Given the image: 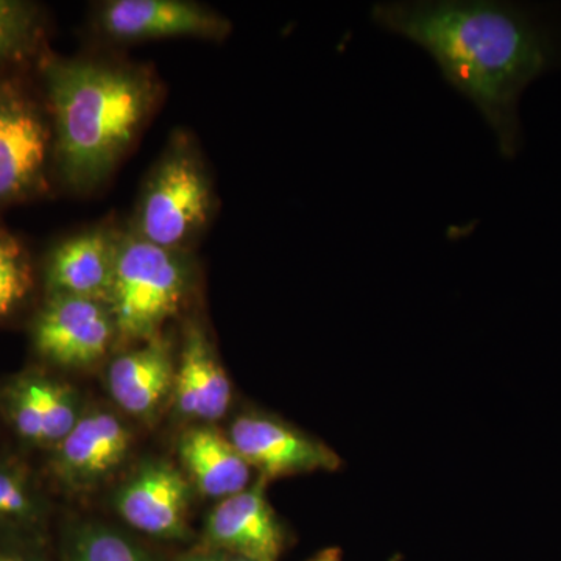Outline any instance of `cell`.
<instances>
[{"label":"cell","instance_id":"1","mask_svg":"<svg viewBox=\"0 0 561 561\" xmlns=\"http://www.w3.org/2000/svg\"><path fill=\"white\" fill-rule=\"evenodd\" d=\"M371 20L437 62L443 79L476 106L502 157L523 146L519 99L531 81L561 66V31L535 9L491 0L382 2Z\"/></svg>","mask_w":561,"mask_h":561},{"label":"cell","instance_id":"2","mask_svg":"<svg viewBox=\"0 0 561 561\" xmlns=\"http://www.w3.org/2000/svg\"><path fill=\"white\" fill-rule=\"evenodd\" d=\"M44 73L58 171L70 190L94 191L149 122L160 80L147 68L95 60H54Z\"/></svg>","mask_w":561,"mask_h":561},{"label":"cell","instance_id":"3","mask_svg":"<svg viewBox=\"0 0 561 561\" xmlns=\"http://www.w3.org/2000/svg\"><path fill=\"white\" fill-rule=\"evenodd\" d=\"M191 283L186 251L162 249L131 228L122 232L108 300L117 343H144L161 335L165 321L186 301Z\"/></svg>","mask_w":561,"mask_h":561},{"label":"cell","instance_id":"4","mask_svg":"<svg viewBox=\"0 0 561 561\" xmlns=\"http://www.w3.org/2000/svg\"><path fill=\"white\" fill-rule=\"evenodd\" d=\"M216 197L197 146L176 133L154 164L131 230L162 249L186 251L210 219Z\"/></svg>","mask_w":561,"mask_h":561},{"label":"cell","instance_id":"5","mask_svg":"<svg viewBox=\"0 0 561 561\" xmlns=\"http://www.w3.org/2000/svg\"><path fill=\"white\" fill-rule=\"evenodd\" d=\"M227 435L251 470L267 482L342 467L341 457L327 443L271 413L243 412Z\"/></svg>","mask_w":561,"mask_h":561},{"label":"cell","instance_id":"6","mask_svg":"<svg viewBox=\"0 0 561 561\" xmlns=\"http://www.w3.org/2000/svg\"><path fill=\"white\" fill-rule=\"evenodd\" d=\"M117 342L116 321L108 302L49 295L33 327L39 356L66 368L98 364Z\"/></svg>","mask_w":561,"mask_h":561},{"label":"cell","instance_id":"7","mask_svg":"<svg viewBox=\"0 0 561 561\" xmlns=\"http://www.w3.org/2000/svg\"><path fill=\"white\" fill-rule=\"evenodd\" d=\"M191 482L168 460H147L114 493V511L131 529L164 541L191 537Z\"/></svg>","mask_w":561,"mask_h":561},{"label":"cell","instance_id":"8","mask_svg":"<svg viewBox=\"0 0 561 561\" xmlns=\"http://www.w3.org/2000/svg\"><path fill=\"white\" fill-rule=\"evenodd\" d=\"M133 448V432L105 409L83 412L79 423L50 451L49 472L60 489L83 493L110 479Z\"/></svg>","mask_w":561,"mask_h":561},{"label":"cell","instance_id":"9","mask_svg":"<svg viewBox=\"0 0 561 561\" xmlns=\"http://www.w3.org/2000/svg\"><path fill=\"white\" fill-rule=\"evenodd\" d=\"M0 409L22 442L54 449L73 430L81 415L79 391L43 371H24L0 391Z\"/></svg>","mask_w":561,"mask_h":561},{"label":"cell","instance_id":"10","mask_svg":"<svg viewBox=\"0 0 561 561\" xmlns=\"http://www.w3.org/2000/svg\"><path fill=\"white\" fill-rule=\"evenodd\" d=\"M267 481L219 501L206 516L205 548L253 561H278L287 531L267 500Z\"/></svg>","mask_w":561,"mask_h":561},{"label":"cell","instance_id":"11","mask_svg":"<svg viewBox=\"0 0 561 561\" xmlns=\"http://www.w3.org/2000/svg\"><path fill=\"white\" fill-rule=\"evenodd\" d=\"M98 24L117 41L224 39L231 33L227 18L187 0H111L101 7Z\"/></svg>","mask_w":561,"mask_h":561},{"label":"cell","instance_id":"12","mask_svg":"<svg viewBox=\"0 0 561 561\" xmlns=\"http://www.w3.org/2000/svg\"><path fill=\"white\" fill-rule=\"evenodd\" d=\"M49 149V128L31 99L10 81H0V202L38 186Z\"/></svg>","mask_w":561,"mask_h":561},{"label":"cell","instance_id":"13","mask_svg":"<svg viewBox=\"0 0 561 561\" xmlns=\"http://www.w3.org/2000/svg\"><path fill=\"white\" fill-rule=\"evenodd\" d=\"M230 376L225 370L213 342L198 321L184 328L176 360L172 404L176 416L187 423L213 424L231 408Z\"/></svg>","mask_w":561,"mask_h":561},{"label":"cell","instance_id":"14","mask_svg":"<svg viewBox=\"0 0 561 561\" xmlns=\"http://www.w3.org/2000/svg\"><path fill=\"white\" fill-rule=\"evenodd\" d=\"M175 370L172 342L158 335L114 357L106 370V387L122 412L149 423L171 400Z\"/></svg>","mask_w":561,"mask_h":561},{"label":"cell","instance_id":"15","mask_svg":"<svg viewBox=\"0 0 561 561\" xmlns=\"http://www.w3.org/2000/svg\"><path fill=\"white\" fill-rule=\"evenodd\" d=\"M119 236V232L108 228H94L60 243L47 264L46 286L49 295L108 302Z\"/></svg>","mask_w":561,"mask_h":561},{"label":"cell","instance_id":"16","mask_svg":"<svg viewBox=\"0 0 561 561\" xmlns=\"http://www.w3.org/2000/svg\"><path fill=\"white\" fill-rule=\"evenodd\" d=\"M176 451L192 489L209 500H227L249 489L251 468L230 437L210 424H194L180 435Z\"/></svg>","mask_w":561,"mask_h":561},{"label":"cell","instance_id":"17","mask_svg":"<svg viewBox=\"0 0 561 561\" xmlns=\"http://www.w3.org/2000/svg\"><path fill=\"white\" fill-rule=\"evenodd\" d=\"M49 507L20 460L0 457V531L39 541Z\"/></svg>","mask_w":561,"mask_h":561},{"label":"cell","instance_id":"18","mask_svg":"<svg viewBox=\"0 0 561 561\" xmlns=\"http://www.w3.org/2000/svg\"><path fill=\"white\" fill-rule=\"evenodd\" d=\"M65 561H157L146 548L102 523L70 527L65 540Z\"/></svg>","mask_w":561,"mask_h":561},{"label":"cell","instance_id":"19","mask_svg":"<svg viewBox=\"0 0 561 561\" xmlns=\"http://www.w3.org/2000/svg\"><path fill=\"white\" fill-rule=\"evenodd\" d=\"M32 283L27 251L14 236L0 230V321L16 311Z\"/></svg>","mask_w":561,"mask_h":561},{"label":"cell","instance_id":"20","mask_svg":"<svg viewBox=\"0 0 561 561\" xmlns=\"http://www.w3.org/2000/svg\"><path fill=\"white\" fill-rule=\"evenodd\" d=\"M36 18L32 7L0 0V61L20 57L32 46Z\"/></svg>","mask_w":561,"mask_h":561},{"label":"cell","instance_id":"21","mask_svg":"<svg viewBox=\"0 0 561 561\" xmlns=\"http://www.w3.org/2000/svg\"><path fill=\"white\" fill-rule=\"evenodd\" d=\"M0 561H46V559L39 551V541L2 534L0 535Z\"/></svg>","mask_w":561,"mask_h":561},{"label":"cell","instance_id":"22","mask_svg":"<svg viewBox=\"0 0 561 561\" xmlns=\"http://www.w3.org/2000/svg\"><path fill=\"white\" fill-rule=\"evenodd\" d=\"M180 561H224V553L214 549L202 548L201 551L190 553Z\"/></svg>","mask_w":561,"mask_h":561},{"label":"cell","instance_id":"23","mask_svg":"<svg viewBox=\"0 0 561 561\" xmlns=\"http://www.w3.org/2000/svg\"><path fill=\"white\" fill-rule=\"evenodd\" d=\"M309 561H343L342 553L339 549L332 548L327 551L320 552L319 556L313 557Z\"/></svg>","mask_w":561,"mask_h":561},{"label":"cell","instance_id":"24","mask_svg":"<svg viewBox=\"0 0 561 561\" xmlns=\"http://www.w3.org/2000/svg\"><path fill=\"white\" fill-rule=\"evenodd\" d=\"M224 561H253V560L242 559V557L227 556V553H224Z\"/></svg>","mask_w":561,"mask_h":561}]
</instances>
